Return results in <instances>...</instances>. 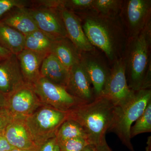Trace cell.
Segmentation results:
<instances>
[{
	"instance_id": "6da1fadb",
	"label": "cell",
	"mask_w": 151,
	"mask_h": 151,
	"mask_svg": "<svg viewBox=\"0 0 151 151\" xmlns=\"http://www.w3.org/2000/svg\"><path fill=\"white\" fill-rule=\"evenodd\" d=\"M76 15L90 43L102 51L110 63L123 57L127 37L119 16L104 17L94 10Z\"/></svg>"
},
{
	"instance_id": "7a4b0ae2",
	"label": "cell",
	"mask_w": 151,
	"mask_h": 151,
	"mask_svg": "<svg viewBox=\"0 0 151 151\" xmlns=\"http://www.w3.org/2000/svg\"><path fill=\"white\" fill-rule=\"evenodd\" d=\"M114 108L111 100L102 95L68 111V119L80 124L88 142L96 146L106 141L105 136L113 121Z\"/></svg>"
},
{
	"instance_id": "3957f363",
	"label": "cell",
	"mask_w": 151,
	"mask_h": 151,
	"mask_svg": "<svg viewBox=\"0 0 151 151\" xmlns=\"http://www.w3.org/2000/svg\"><path fill=\"white\" fill-rule=\"evenodd\" d=\"M151 22L137 35L127 38L123 58L128 86L132 91L142 89L151 64Z\"/></svg>"
},
{
	"instance_id": "277c9868",
	"label": "cell",
	"mask_w": 151,
	"mask_h": 151,
	"mask_svg": "<svg viewBox=\"0 0 151 151\" xmlns=\"http://www.w3.org/2000/svg\"><path fill=\"white\" fill-rule=\"evenodd\" d=\"M150 101L151 89H141L135 92L128 103L114 108L113 121L108 132L116 134L130 151H135L130 136L132 124L143 114Z\"/></svg>"
},
{
	"instance_id": "5b68a950",
	"label": "cell",
	"mask_w": 151,
	"mask_h": 151,
	"mask_svg": "<svg viewBox=\"0 0 151 151\" xmlns=\"http://www.w3.org/2000/svg\"><path fill=\"white\" fill-rule=\"evenodd\" d=\"M68 118V112H63L42 105L25 119L33 140L39 147L54 137L58 129Z\"/></svg>"
},
{
	"instance_id": "8992f818",
	"label": "cell",
	"mask_w": 151,
	"mask_h": 151,
	"mask_svg": "<svg viewBox=\"0 0 151 151\" xmlns=\"http://www.w3.org/2000/svg\"><path fill=\"white\" fill-rule=\"evenodd\" d=\"M119 17L127 38L137 35L151 22V0H124Z\"/></svg>"
},
{
	"instance_id": "52a82bcc",
	"label": "cell",
	"mask_w": 151,
	"mask_h": 151,
	"mask_svg": "<svg viewBox=\"0 0 151 151\" xmlns=\"http://www.w3.org/2000/svg\"><path fill=\"white\" fill-rule=\"evenodd\" d=\"M32 86L42 104L56 110L68 112L84 103L70 95L65 87L41 76Z\"/></svg>"
},
{
	"instance_id": "ba28073f",
	"label": "cell",
	"mask_w": 151,
	"mask_h": 151,
	"mask_svg": "<svg viewBox=\"0 0 151 151\" xmlns=\"http://www.w3.org/2000/svg\"><path fill=\"white\" fill-rule=\"evenodd\" d=\"M134 92L128 86L125 63L122 58L112 64L102 95L109 99L117 107L128 103Z\"/></svg>"
},
{
	"instance_id": "9c48e42d",
	"label": "cell",
	"mask_w": 151,
	"mask_h": 151,
	"mask_svg": "<svg viewBox=\"0 0 151 151\" xmlns=\"http://www.w3.org/2000/svg\"><path fill=\"white\" fill-rule=\"evenodd\" d=\"M39 30L53 40L67 37L60 11L58 8H28Z\"/></svg>"
},
{
	"instance_id": "30bf717a",
	"label": "cell",
	"mask_w": 151,
	"mask_h": 151,
	"mask_svg": "<svg viewBox=\"0 0 151 151\" xmlns=\"http://www.w3.org/2000/svg\"><path fill=\"white\" fill-rule=\"evenodd\" d=\"M42 105L33 86L26 83L6 97V109L14 118H26Z\"/></svg>"
},
{
	"instance_id": "8fae6325",
	"label": "cell",
	"mask_w": 151,
	"mask_h": 151,
	"mask_svg": "<svg viewBox=\"0 0 151 151\" xmlns=\"http://www.w3.org/2000/svg\"><path fill=\"white\" fill-rule=\"evenodd\" d=\"M80 63L91 82L95 97L101 96L110 72L105 60L95 48L81 52Z\"/></svg>"
},
{
	"instance_id": "7c38bea8",
	"label": "cell",
	"mask_w": 151,
	"mask_h": 151,
	"mask_svg": "<svg viewBox=\"0 0 151 151\" xmlns=\"http://www.w3.org/2000/svg\"><path fill=\"white\" fill-rule=\"evenodd\" d=\"M25 84L17 55L0 60V92L6 97Z\"/></svg>"
},
{
	"instance_id": "4fadbf2b",
	"label": "cell",
	"mask_w": 151,
	"mask_h": 151,
	"mask_svg": "<svg viewBox=\"0 0 151 151\" xmlns=\"http://www.w3.org/2000/svg\"><path fill=\"white\" fill-rule=\"evenodd\" d=\"M65 88L70 95L84 103L92 102L96 98L91 82L80 62L70 68Z\"/></svg>"
},
{
	"instance_id": "5bb4252c",
	"label": "cell",
	"mask_w": 151,
	"mask_h": 151,
	"mask_svg": "<svg viewBox=\"0 0 151 151\" xmlns=\"http://www.w3.org/2000/svg\"><path fill=\"white\" fill-rule=\"evenodd\" d=\"M25 118L13 119L6 127L3 135L14 148L38 151L25 121Z\"/></svg>"
},
{
	"instance_id": "9a60e30c",
	"label": "cell",
	"mask_w": 151,
	"mask_h": 151,
	"mask_svg": "<svg viewBox=\"0 0 151 151\" xmlns=\"http://www.w3.org/2000/svg\"><path fill=\"white\" fill-rule=\"evenodd\" d=\"M59 9L64 22L67 37L81 52L94 50L95 48L86 37L78 16L62 5L59 7Z\"/></svg>"
},
{
	"instance_id": "2e32d148",
	"label": "cell",
	"mask_w": 151,
	"mask_h": 151,
	"mask_svg": "<svg viewBox=\"0 0 151 151\" xmlns=\"http://www.w3.org/2000/svg\"><path fill=\"white\" fill-rule=\"evenodd\" d=\"M17 55L25 82L33 85L41 77V66L47 55L24 49Z\"/></svg>"
},
{
	"instance_id": "e0dca14e",
	"label": "cell",
	"mask_w": 151,
	"mask_h": 151,
	"mask_svg": "<svg viewBox=\"0 0 151 151\" xmlns=\"http://www.w3.org/2000/svg\"><path fill=\"white\" fill-rule=\"evenodd\" d=\"M0 22L14 29L25 36L38 29L28 8H16L9 12Z\"/></svg>"
},
{
	"instance_id": "ac0fdd59",
	"label": "cell",
	"mask_w": 151,
	"mask_h": 151,
	"mask_svg": "<svg viewBox=\"0 0 151 151\" xmlns=\"http://www.w3.org/2000/svg\"><path fill=\"white\" fill-rule=\"evenodd\" d=\"M70 70L65 67L52 53L45 57L40 68L41 77L66 88Z\"/></svg>"
},
{
	"instance_id": "d6986e66",
	"label": "cell",
	"mask_w": 151,
	"mask_h": 151,
	"mask_svg": "<svg viewBox=\"0 0 151 151\" xmlns=\"http://www.w3.org/2000/svg\"><path fill=\"white\" fill-rule=\"evenodd\" d=\"M50 52L69 70L73 65L80 62L81 52L68 37L53 40Z\"/></svg>"
},
{
	"instance_id": "ffe728a7",
	"label": "cell",
	"mask_w": 151,
	"mask_h": 151,
	"mask_svg": "<svg viewBox=\"0 0 151 151\" xmlns=\"http://www.w3.org/2000/svg\"><path fill=\"white\" fill-rule=\"evenodd\" d=\"M25 36L22 33L0 22V45L13 54L17 55L24 49Z\"/></svg>"
},
{
	"instance_id": "44dd1931",
	"label": "cell",
	"mask_w": 151,
	"mask_h": 151,
	"mask_svg": "<svg viewBox=\"0 0 151 151\" xmlns=\"http://www.w3.org/2000/svg\"><path fill=\"white\" fill-rule=\"evenodd\" d=\"M25 36V49L46 55L50 53V48L54 40L40 30H37Z\"/></svg>"
},
{
	"instance_id": "7402d4cb",
	"label": "cell",
	"mask_w": 151,
	"mask_h": 151,
	"mask_svg": "<svg viewBox=\"0 0 151 151\" xmlns=\"http://www.w3.org/2000/svg\"><path fill=\"white\" fill-rule=\"evenodd\" d=\"M58 143H61L73 138L87 137L80 124L72 119H67L58 129L55 135Z\"/></svg>"
},
{
	"instance_id": "603a6c76",
	"label": "cell",
	"mask_w": 151,
	"mask_h": 151,
	"mask_svg": "<svg viewBox=\"0 0 151 151\" xmlns=\"http://www.w3.org/2000/svg\"><path fill=\"white\" fill-rule=\"evenodd\" d=\"M124 0H94L93 9L100 15L114 18L119 16Z\"/></svg>"
},
{
	"instance_id": "cb8c5ba5",
	"label": "cell",
	"mask_w": 151,
	"mask_h": 151,
	"mask_svg": "<svg viewBox=\"0 0 151 151\" xmlns=\"http://www.w3.org/2000/svg\"><path fill=\"white\" fill-rule=\"evenodd\" d=\"M151 132V101L149 102L144 113L131 127V138L137 135Z\"/></svg>"
},
{
	"instance_id": "d4e9b609",
	"label": "cell",
	"mask_w": 151,
	"mask_h": 151,
	"mask_svg": "<svg viewBox=\"0 0 151 151\" xmlns=\"http://www.w3.org/2000/svg\"><path fill=\"white\" fill-rule=\"evenodd\" d=\"M94 0H62V6L76 14H79L94 10Z\"/></svg>"
},
{
	"instance_id": "484cf974",
	"label": "cell",
	"mask_w": 151,
	"mask_h": 151,
	"mask_svg": "<svg viewBox=\"0 0 151 151\" xmlns=\"http://www.w3.org/2000/svg\"><path fill=\"white\" fill-rule=\"evenodd\" d=\"M31 2L24 0H0V20L10 11L16 8H29Z\"/></svg>"
},
{
	"instance_id": "4316f807",
	"label": "cell",
	"mask_w": 151,
	"mask_h": 151,
	"mask_svg": "<svg viewBox=\"0 0 151 151\" xmlns=\"http://www.w3.org/2000/svg\"><path fill=\"white\" fill-rule=\"evenodd\" d=\"M60 151H81L89 145L86 139L78 137L59 143Z\"/></svg>"
},
{
	"instance_id": "83f0119b",
	"label": "cell",
	"mask_w": 151,
	"mask_h": 151,
	"mask_svg": "<svg viewBox=\"0 0 151 151\" xmlns=\"http://www.w3.org/2000/svg\"><path fill=\"white\" fill-rule=\"evenodd\" d=\"M13 119V117L6 109L0 111V135L3 134Z\"/></svg>"
},
{
	"instance_id": "f1b7e54d",
	"label": "cell",
	"mask_w": 151,
	"mask_h": 151,
	"mask_svg": "<svg viewBox=\"0 0 151 151\" xmlns=\"http://www.w3.org/2000/svg\"><path fill=\"white\" fill-rule=\"evenodd\" d=\"M38 151H60L59 143L56 137L50 139L42 145Z\"/></svg>"
},
{
	"instance_id": "f546056e",
	"label": "cell",
	"mask_w": 151,
	"mask_h": 151,
	"mask_svg": "<svg viewBox=\"0 0 151 151\" xmlns=\"http://www.w3.org/2000/svg\"><path fill=\"white\" fill-rule=\"evenodd\" d=\"M13 149L3 134L0 135V151H10Z\"/></svg>"
},
{
	"instance_id": "4dcf8cb0",
	"label": "cell",
	"mask_w": 151,
	"mask_h": 151,
	"mask_svg": "<svg viewBox=\"0 0 151 151\" xmlns=\"http://www.w3.org/2000/svg\"><path fill=\"white\" fill-rule=\"evenodd\" d=\"M95 147L96 151H113L108 146L106 141Z\"/></svg>"
},
{
	"instance_id": "1f68e13d",
	"label": "cell",
	"mask_w": 151,
	"mask_h": 151,
	"mask_svg": "<svg viewBox=\"0 0 151 151\" xmlns=\"http://www.w3.org/2000/svg\"><path fill=\"white\" fill-rule=\"evenodd\" d=\"M11 54L12 53L10 52L0 45V59L6 58Z\"/></svg>"
},
{
	"instance_id": "d6a6232c",
	"label": "cell",
	"mask_w": 151,
	"mask_h": 151,
	"mask_svg": "<svg viewBox=\"0 0 151 151\" xmlns=\"http://www.w3.org/2000/svg\"><path fill=\"white\" fill-rule=\"evenodd\" d=\"M6 97L0 92V111L6 109Z\"/></svg>"
},
{
	"instance_id": "836d02e7",
	"label": "cell",
	"mask_w": 151,
	"mask_h": 151,
	"mask_svg": "<svg viewBox=\"0 0 151 151\" xmlns=\"http://www.w3.org/2000/svg\"><path fill=\"white\" fill-rule=\"evenodd\" d=\"M81 151H96V147L94 145L89 144L86 146Z\"/></svg>"
},
{
	"instance_id": "e575fe53",
	"label": "cell",
	"mask_w": 151,
	"mask_h": 151,
	"mask_svg": "<svg viewBox=\"0 0 151 151\" xmlns=\"http://www.w3.org/2000/svg\"><path fill=\"white\" fill-rule=\"evenodd\" d=\"M151 137L148 138L147 142V147H146V151H151Z\"/></svg>"
},
{
	"instance_id": "d590c367",
	"label": "cell",
	"mask_w": 151,
	"mask_h": 151,
	"mask_svg": "<svg viewBox=\"0 0 151 151\" xmlns=\"http://www.w3.org/2000/svg\"><path fill=\"white\" fill-rule=\"evenodd\" d=\"M10 151H32L27 150H20V149L14 148Z\"/></svg>"
},
{
	"instance_id": "8d00e7d4",
	"label": "cell",
	"mask_w": 151,
	"mask_h": 151,
	"mask_svg": "<svg viewBox=\"0 0 151 151\" xmlns=\"http://www.w3.org/2000/svg\"><path fill=\"white\" fill-rule=\"evenodd\" d=\"M0 60H1V59H0Z\"/></svg>"
}]
</instances>
